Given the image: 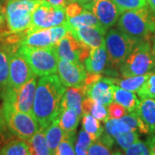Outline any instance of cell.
Returning a JSON list of instances; mask_svg holds the SVG:
<instances>
[{"label":"cell","instance_id":"1","mask_svg":"<svg viewBox=\"0 0 155 155\" xmlns=\"http://www.w3.org/2000/svg\"><path fill=\"white\" fill-rule=\"evenodd\" d=\"M66 90V86L56 74L40 78L33 105L34 116L40 127L46 129L61 116Z\"/></svg>","mask_w":155,"mask_h":155},{"label":"cell","instance_id":"2","mask_svg":"<svg viewBox=\"0 0 155 155\" xmlns=\"http://www.w3.org/2000/svg\"><path fill=\"white\" fill-rule=\"evenodd\" d=\"M118 28L122 33L135 41L150 39L155 31V15L152 14L147 5L125 11L121 14L117 22Z\"/></svg>","mask_w":155,"mask_h":155},{"label":"cell","instance_id":"3","mask_svg":"<svg viewBox=\"0 0 155 155\" xmlns=\"http://www.w3.org/2000/svg\"><path fill=\"white\" fill-rule=\"evenodd\" d=\"M154 70L155 59L150 39L138 41L120 66V72L123 78L144 75Z\"/></svg>","mask_w":155,"mask_h":155},{"label":"cell","instance_id":"4","mask_svg":"<svg viewBox=\"0 0 155 155\" xmlns=\"http://www.w3.org/2000/svg\"><path fill=\"white\" fill-rule=\"evenodd\" d=\"M17 51L26 60L35 76L43 77L57 72L59 57L54 46L34 48L19 45Z\"/></svg>","mask_w":155,"mask_h":155},{"label":"cell","instance_id":"5","mask_svg":"<svg viewBox=\"0 0 155 155\" xmlns=\"http://www.w3.org/2000/svg\"><path fill=\"white\" fill-rule=\"evenodd\" d=\"M40 0L15 1L8 0L5 6V17L11 34L26 32L30 27L32 13Z\"/></svg>","mask_w":155,"mask_h":155},{"label":"cell","instance_id":"6","mask_svg":"<svg viewBox=\"0 0 155 155\" xmlns=\"http://www.w3.org/2000/svg\"><path fill=\"white\" fill-rule=\"evenodd\" d=\"M66 20V7L54 6L46 0H40L38 5L32 13L31 24L26 30V34L61 25Z\"/></svg>","mask_w":155,"mask_h":155},{"label":"cell","instance_id":"7","mask_svg":"<svg viewBox=\"0 0 155 155\" xmlns=\"http://www.w3.org/2000/svg\"><path fill=\"white\" fill-rule=\"evenodd\" d=\"M137 41L122 33L119 28H110L105 36L108 62L111 67H120L134 49Z\"/></svg>","mask_w":155,"mask_h":155},{"label":"cell","instance_id":"8","mask_svg":"<svg viewBox=\"0 0 155 155\" xmlns=\"http://www.w3.org/2000/svg\"><path fill=\"white\" fill-rule=\"evenodd\" d=\"M36 86V78L34 77L18 91L5 89L1 96L4 101L2 107L13 109L34 116L33 105Z\"/></svg>","mask_w":155,"mask_h":155},{"label":"cell","instance_id":"9","mask_svg":"<svg viewBox=\"0 0 155 155\" xmlns=\"http://www.w3.org/2000/svg\"><path fill=\"white\" fill-rule=\"evenodd\" d=\"M2 109L8 130L19 139L27 140L40 129L38 122L34 116L10 108L2 107Z\"/></svg>","mask_w":155,"mask_h":155},{"label":"cell","instance_id":"10","mask_svg":"<svg viewBox=\"0 0 155 155\" xmlns=\"http://www.w3.org/2000/svg\"><path fill=\"white\" fill-rule=\"evenodd\" d=\"M9 78L5 89L18 91L32 78L35 77L26 60L18 51H8Z\"/></svg>","mask_w":155,"mask_h":155},{"label":"cell","instance_id":"11","mask_svg":"<svg viewBox=\"0 0 155 155\" xmlns=\"http://www.w3.org/2000/svg\"><path fill=\"white\" fill-rule=\"evenodd\" d=\"M58 76L61 83L67 87L82 88L86 79V70L83 63L71 62L59 59L58 61Z\"/></svg>","mask_w":155,"mask_h":155},{"label":"cell","instance_id":"12","mask_svg":"<svg viewBox=\"0 0 155 155\" xmlns=\"http://www.w3.org/2000/svg\"><path fill=\"white\" fill-rule=\"evenodd\" d=\"M83 7L91 11L107 30L116 24L121 16L119 10L111 0H94Z\"/></svg>","mask_w":155,"mask_h":155},{"label":"cell","instance_id":"13","mask_svg":"<svg viewBox=\"0 0 155 155\" xmlns=\"http://www.w3.org/2000/svg\"><path fill=\"white\" fill-rule=\"evenodd\" d=\"M114 85L115 84L113 83L111 78L102 76L96 82L84 84L82 88L85 97H91L104 106H109L114 102Z\"/></svg>","mask_w":155,"mask_h":155},{"label":"cell","instance_id":"14","mask_svg":"<svg viewBox=\"0 0 155 155\" xmlns=\"http://www.w3.org/2000/svg\"><path fill=\"white\" fill-rule=\"evenodd\" d=\"M67 28L69 31L81 41L82 43L90 47L91 48H100V47H106L105 38L106 31H104L99 28H93V27H72L67 24Z\"/></svg>","mask_w":155,"mask_h":155},{"label":"cell","instance_id":"15","mask_svg":"<svg viewBox=\"0 0 155 155\" xmlns=\"http://www.w3.org/2000/svg\"><path fill=\"white\" fill-rule=\"evenodd\" d=\"M84 43L79 41L70 31L61 41L55 45V49L59 59L71 62L79 61V54Z\"/></svg>","mask_w":155,"mask_h":155},{"label":"cell","instance_id":"16","mask_svg":"<svg viewBox=\"0 0 155 155\" xmlns=\"http://www.w3.org/2000/svg\"><path fill=\"white\" fill-rule=\"evenodd\" d=\"M108 61L106 47L91 48L90 55L84 61V65L89 73H100L104 72Z\"/></svg>","mask_w":155,"mask_h":155},{"label":"cell","instance_id":"17","mask_svg":"<svg viewBox=\"0 0 155 155\" xmlns=\"http://www.w3.org/2000/svg\"><path fill=\"white\" fill-rule=\"evenodd\" d=\"M83 88L69 87L66 90V92L62 101L63 109H70L76 112L80 118L83 116L82 112V103L84 100Z\"/></svg>","mask_w":155,"mask_h":155},{"label":"cell","instance_id":"18","mask_svg":"<svg viewBox=\"0 0 155 155\" xmlns=\"http://www.w3.org/2000/svg\"><path fill=\"white\" fill-rule=\"evenodd\" d=\"M135 114L146 123L150 133H155V99L141 98Z\"/></svg>","mask_w":155,"mask_h":155},{"label":"cell","instance_id":"19","mask_svg":"<svg viewBox=\"0 0 155 155\" xmlns=\"http://www.w3.org/2000/svg\"><path fill=\"white\" fill-rule=\"evenodd\" d=\"M113 97L114 102L120 104L129 113H135L140 104V100L134 92L127 91L116 84L114 85Z\"/></svg>","mask_w":155,"mask_h":155},{"label":"cell","instance_id":"20","mask_svg":"<svg viewBox=\"0 0 155 155\" xmlns=\"http://www.w3.org/2000/svg\"><path fill=\"white\" fill-rule=\"evenodd\" d=\"M20 45L34 48H48L52 47V37L50 28L41 29L33 33L26 34Z\"/></svg>","mask_w":155,"mask_h":155},{"label":"cell","instance_id":"21","mask_svg":"<svg viewBox=\"0 0 155 155\" xmlns=\"http://www.w3.org/2000/svg\"><path fill=\"white\" fill-rule=\"evenodd\" d=\"M45 134L49 147L50 155H54L59 145L65 137V133L60 125V116L45 129Z\"/></svg>","mask_w":155,"mask_h":155},{"label":"cell","instance_id":"22","mask_svg":"<svg viewBox=\"0 0 155 155\" xmlns=\"http://www.w3.org/2000/svg\"><path fill=\"white\" fill-rule=\"evenodd\" d=\"M66 22L67 24L72 27H93L107 32V29L102 26L94 14L86 9H84L83 11L76 17L67 18Z\"/></svg>","mask_w":155,"mask_h":155},{"label":"cell","instance_id":"23","mask_svg":"<svg viewBox=\"0 0 155 155\" xmlns=\"http://www.w3.org/2000/svg\"><path fill=\"white\" fill-rule=\"evenodd\" d=\"M26 142L28 146L30 155H50L44 128L40 127L38 131L27 140Z\"/></svg>","mask_w":155,"mask_h":155},{"label":"cell","instance_id":"24","mask_svg":"<svg viewBox=\"0 0 155 155\" xmlns=\"http://www.w3.org/2000/svg\"><path fill=\"white\" fill-rule=\"evenodd\" d=\"M80 119L81 118L78 116L75 111L70 109H63L60 116V125L65 135L75 136V132Z\"/></svg>","mask_w":155,"mask_h":155},{"label":"cell","instance_id":"25","mask_svg":"<svg viewBox=\"0 0 155 155\" xmlns=\"http://www.w3.org/2000/svg\"><path fill=\"white\" fill-rule=\"evenodd\" d=\"M153 72H149L144 75H138V76H132V77H127L119 79L116 78H111L113 83L125 89L127 91H132V92H137L140 87L144 84L147 80L149 78Z\"/></svg>","mask_w":155,"mask_h":155},{"label":"cell","instance_id":"26","mask_svg":"<svg viewBox=\"0 0 155 155\" xmlns=\"http://www.w3.org/2000/svg\"><path fill=\"white\" fill-rule=\"evenodd\" d=\"M82 127L93 141L98 140L104 132V128L101 126L99 120L91 115H84L82 118Z\"/></svg>","mask_w":155,"mask_h":155},{"label":"cell","instance_id":"27","mask_svg":"<svg viewBox=\"0 0 155 155\" xmlns=\"http://www.w3.org/2000/svg\"><path fill=\"white\" fill-rule=\"evenodd\" d=\"M0 155H30L26 140L19 139L7 142L1 149Z\"/></svg>","mask_w":155,"mask_h":155},{"label":"cell","instance_id":"28","mask_svg":"<svg viewBox=\"0 0 155 155\" xmlns=\"http://www.w3.org/2000/svg\"><path fill=\"white\" fill-rule=\"evenodd\" d=\"M9 78V54L8 52L0 49V96L4 93Z\"/></svg>","mask_w":155,"mask_h":155},{"label":"cell","instance_id":"29","mask_svg":"<svg viewBox=\"0 0 155 155\" xmlns=\"http://www.w3.org/2000/svg\"><path fill=\"white\" fill-rule=\"evenodd\" d=\"M132 130L122 119H109L105 122L104 133L112 136L113 138L119 134Z\"/></svg>","mask_w":155,"mask_h":155},{"label":"cell","instance_id":"30","mask_svg":"<svg viewBox=\"0 0 155 155\" xmlns=\"http://www.w3.org/2000/svg\"><path fill=\"white\" fill-rule=\"evenodd\" d=\"M114 140L123 150L127 149L140 140L138 131H134V130H130V131L119 134L114 137Z\"/></svg>","mask_w":155,"mask_h":155},{"label":"cell","instance_id":"31","mask_svg":"<svg viewBox=\"0 0 155 155\" xmlns=\"http://www.w3.org/2000/svg\"><path fill=\"white\" fill-rule=\"evenodd\" d=\"M93 140L84 129H81L78 134L75 143V153L77 155H88V151Z\"/></svg>","mask_w":155,"mask_h":155},{"label":"cell","instance_id":"32","mask_svg":"<svg viewBox=\"0 0 155 155\" xmlns=\"http://www.w3.org/2000/svg\"><path fill=\"white\" fill-rule=\"evenodd\" d=\"M117 7L120 13L133 11L147 5V0H111Z\"/></svg>","mask_w":155,"mask_h":155},{"label":"cell","instance_id":"33","mask_svg":"<svg viewBox=\"0 0 155 155\" xmlns=\"http://www.w3.org/2000/svg\"><path fill=\"white\" fill-rule=\"evenodd\" d=\"M74 139L75 136H67L65 135L58 148L56 150L54 155H77L74 148Z\"/></svg>","mask_w":155,"mask_h":155},{"label":"cell","instance_id":"34","mask_svg":"<svg viewBox=\"0 0 155 155\" xmlns=\"http://www.w3.org/2000/svg\"><path fill=\"white\" fill-rule=\"evenodd\" d=\"M124 153L126 155H154L153 153L151 147L147 143V141L143 142L141 140H139L124 150Z\"/></svg>","mask_w":155,"mask_h":155},{"label":"cell","instance_id":"35","mask_svg":"<svg viewBox=\"0 0 155 155\" xmlns=\"http://www.w3.org/2000/svg\"><path fill=\"white\" fill-rule=\"evenodd\" d=\"M138 96L140 98L155 99V72H153L147 82L139 90Z\"/></svg>","mask_w":155,"mask_h":155},{"label":"cell","instance_id":"36","mask_svg":"<svg viewBox=\"0 0 155 155\" xmlns=\"http://www.w3.org/2000/svg\"><path fill=\"white\" fill-rule=\"evenodd\" d=\"M90 115H91L92 116H94L95 118H97V120L104 122H106L110 119L106 106L100 104L99 102H97L96 100H94V102L92 104L91 109L90 111Z\"/></svg>","mask_w":155,"mask_h":155},{"label":"cell","instance_id":"37","mask_svg":"<svg viewBox=\"0 0 155 155\" xmlns=\"http://www.w3.org/2000/svg\"><path fill=\"white\" fill-rule=\"evenodd\" d=\"M50 31H51L52 43L53 46H55L67 35V34L69 32V29L67 28L66 22H64L63 24L50 28Z\"/></svg>","mask_w":155,"mask_h":155},{"label":"cell","instance_id":"38","mask_svg":"<svg viewBox=\"0 0 155 155\" xmlns=\"http://www.w3.org/2000/svg\"><path fill=\"white\" fill-rule=\"evenodd\" d=\"M88 155H113V153L110 152V148L98 139L91 143Z\"/></svg>","mask_w":155,"mask_h":155},{"label":"cell","instance_id":"39","mask_svg":"<svg viewBox=\"0 0 155 155\" xmlns=\"http://www.w3.org/2000/svg\"><path fill=\"white\" fill-rule=\"evenodd\" d=\"M108 113L110 119H120L124 115H126L127 111L126 109L116 102H112L108 106Z\"/></svg>","mask_w":155,"mask_h":155},{"label":"cell","instance_id":"40","mask_svg":"<svg viewBox=\"0 0 155 155\" xmlns=\"http://www.w3.org/2000/svg\"><path fill=\"white\" fill-rule=\"evenodd\" d=\"M84 9L83 5L76 2H71L66 6V16L67 18H72L80 14Z\"/></svg>","mask_w":155,"mask_h":155},{"label":"cell","instance_id":"41","mask_svg":"<svg viewBox=\"0 0 155 155\" xmlns=\"http://www.w3.org/2000/svg\"><path fill=\"white\" fill-rule=\"evenodd\" d=\"M7 131H8V128L6 126L3 109L2 107H0V144L4 143L7 139Z\"/></svg>","mask_w":155,"mask_h":155},{"label":"cell","instance_id":"42","mask_svg":"<svg viewBox=\"0 0 155 155\" xmlns=\"http://www.w3.org/2000/svg\"><path fill=\"white\" fill-rule=\"evenodd\" d=\"M54 6H66L69 4V0H46Z\"/></svg>","mask_w":155,"mask_h":155},{"label":"cell","instance_id":"43","mask_svg":"<svg viewBox=\"0 0 155 155\" xmlns=\"http://www.w3.org/2000/svg\"><path fill=\"white\" fill-rule=\"evenodd\" d=\"M94 0H69V3H71V2H76V3H78L79 5H88L90 3H91V2H93Z\"/></svg>","mask_w":155,"mask_h":155},{"label":"cell","instance_id":"44","mask_svg":"<svg viewBox=\"0 0 155 155\" xmlns=\"http://www.w3.org/2000/svg\"><path fill=\"white\" fill-rule=\"evenodd\" d=\"M147 3L149 6L150 10L153 11L155 15V0H147Z\"/></svg>","mask_w":155,"mask_h":155},{"label":"cell","instance_id":"45","mask_svg":"<svg viewBox=\"0 0 155 155\" xmlns=\"http://www.w3.org/2000/svg\"><path fill=\"white\" fill-rule=\"evenodd\" d=\"M5 8L0 4V16L5 15Z\"/></svg>","mask_w":155,"mask_h":155},{"label":"cell","instance_id":"46","mask_svg":"<svg viewBox=\"0 0 155 155\" xmlns=\"http://www.w3.org/2000/svg\"><path fill=\"white\" fill-rule=\"evenodd\" d=\"M152 51H153V54L154 56V59H155V39L153 40V45H152Z\"/></svg>","mask_w":155,"mask_h":155},{"label":"cell","instance_id":"47","mask_svg":"<svg viewBox=\"0 0 155 155\" xmlns=\"http://www.w3.org/2000/svg\"><path fill=\"white\" fill-rule=\"evenodd\" d=\"M113 155H126L125 153H122L121 151H116L113 153Z\"/></svg>","mask_w":155,"mask_h":155},{"label":"cell","instance_id":"48","mask_svg":"<svg viewBox=\"0 0 155 155\" xmlns=\"http://www.w3.org/2000/svg\"><path fill=\"white\" fill-rule=\"evenodd\" d=\"M5 15H2V16H0V25L3 23V22H4V19H5V17H4Z\"/></svg>","mask_w":155,"mask_h":155},{"label":"cell","instance_id":"49","mask_svg":"<svg viewBox=\"0 0 155 155\" xmlns=\"http://www.w3.org/2000/svg\"><path fill=\"white\" fill-rule=\"evenodd\" d=\"M15 1H35V0H15Z\"/></svg>","mask_w":155,"mask_h":155},{"label":"cell","instance_id":"50","mask_svg":"<svg viewBox=\"0 0 155 155\" xmlns=\"http://www.w3.org/2000/svg\"><path fill=\"white\" fill-rule=\"evenodd\" d=\"M6 1H8V0H0V3H4V2H6Z\"/></svg>","mask_w":155,"mask_h":155},{"label":"cell","instance_id":"51","mask_svg":"<svg viewBox=\"0 0 155 155\" xmlns=\"http://www.w3.org/2000/svg\"><path fill=\"white\" fill-rule=\"evenodd\" d=\"M154 35H155V31H154Z\"/></svg>","mask_w":155,"mask_h":155}]
</instances>
